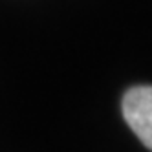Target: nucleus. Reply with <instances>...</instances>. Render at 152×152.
<instances>
[{
  "label": "nucleus",
  "instance_id": "obj_1",
  "mask_svg": "<svg viewBox=\"0 0 152 152\" xmlns=\"http://www.w3.org/2000/svg\"><path fill=\"white\" fill-rule=\"evenodd\" d=\"M123 117L141 143L152 150V86H134L126 90Z\"/></svg>",
  "mask_w": 152,
  "mask_h": 152
}]
</instances>
